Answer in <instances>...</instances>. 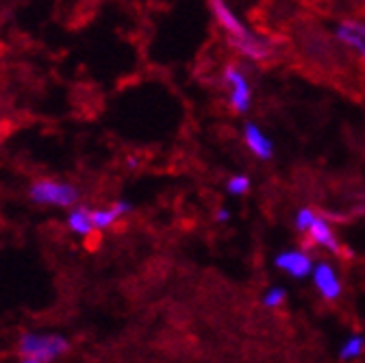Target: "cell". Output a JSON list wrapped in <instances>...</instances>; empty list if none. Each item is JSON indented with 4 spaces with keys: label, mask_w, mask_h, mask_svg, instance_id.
Instances as JSON below:
<instances>
[{
    "label": "cell",
    "mask_w": 365,
    "mask_h": 363,
    "mask_svg": "<svg viewBox=\"0 0 365 363\" xmlns=\"http://www.w3.org/2000/svg\"><path fill=\"white\" fill-rule=\"evenodd\" d=\"M130 209H133V205H130L128 200H118V203H113L111 207L91 211V222H94V229H96V231L111 229V226H113L122 215H126Z\"/></svg>",
    "instance_id": "obj_11"
},
{
    "label": "cell",
    "mask_w": 365,
    "mask_h": 363,
    "mask_svg": "<svg viewBox=\"0 0 365 363\" xmlns=\"http://www.w3.org/2000/svg\"><path fill=\"white\" fill-rule=\"evenodd\" d=\"M228 218H231V213H228V209H217V213H215V222H226Z\"/></svg>",
    "instance_id": "obj_17"
},
{
    "label": "cell",
    "mask_w": 365,
    "mask_h": 363,
    "mask_svg": "<svg viewBox=\"0 0 365 363\" xmlns=\"http://www.w3.org/2000/svg\"><path fill=\"white\" fill-rule=\"evenodd\" d=\"M226 192L231 194V196H244L250 192V178L246 174H235L228 178V183H226Z\"/></svg>",
    "instance_id": "obj_14"
},
{
    "label": "cell",
    "mask_w": 365,
    "mask_h": 363,
    "mask_svg": "<svg viewBox=\"0 0 365 363\" xmlns=\"http://www.w3.org/2000/svg\"><path fill=\"white\" fill-rule=\"evenodd\" d=\"M222 81L226 87L228 107L240 116L248 113V109L252 105V87H250L246 70L240 68L237 63H228L222 72Z\"/></svg>",
    "instance_id": "obj_3"
},
{
    "label": "cell",
    "mask_w": 365,
    "mask_h": 363,
    "mask_svg": "<svg viewBox=\"0 0 365 363\" xmlns=\"http://www.w3.org/2000/svg\"><path fill=\"white\" fill-rule=\"evenodd\" d=\"M29 196L35 205H53V207H76L78 190L63 180L55 178H39L31 185Z\"/></svg>",
    "instance_id": "obj_2"
},
{
    "label": "cell",
    "mask_w": 365,
    "mask_h": 363,
    "mask_svg": "<svg viewBox=\"0 0 365 363\" xmlns=\"http://www.w3.org/2000/svg\"><path fill=\"white\" fill-rule=\"evenodd\" d=\"M313 285L319 292V296L329 302L337 300L341 296V290H344L335 267L329 261H317L313 265Z\"/></svg>",
    "instance_id": "obj_8"
},
{
    "label": "cell",
    "mask_w": 365,
    "mask_h": 363,
    "mask_svg": "<svg viewBox=\"0 0 365 363\" xmlns=\"http://www.w3.org/2000/svg\"><path fill=\"white\" fill-rule=\"evenodd\" d=\"M70 348L68 337L59 333H24L18 342V352L22 359L37 363H53L63 357Z\"/></svg>",
    "instance_id": "obj_1"
},
{
    "label": "cell",
    "mask_w": 365,
    "mask_h": 363,
    "mask_svg": "<svg viewBox=\"0 0 365 363\" xmlns=\"http://www.w3.org/2000/svg\"><path fill=\"white\" fill-rule=\"evenodd\" d=\"M228 44H231V48H235L242 57H246L248 61H255V63H265L277 55V44L265 35H257L255 31L246 39L228 41Z\"/></svg>",
    "instance_id": "obj_6"
},
{
    "label": "cell",
    "mask_w": 365,
    "mask_h": 363,
    "mask_svg": "<svg viewBox=\"0 0 365 363\" xmlns=\"http://www.w3.org/2000/svg\"><path fill=\"white\" fill-rule=\"evenodd\" d=\"M335 39L365 66V18H344L333 26Z\"/></svg>",
    "instance_id": "obj_4"
},
{
    "label": "cell",
    "mask_w": 365,
    "mask_h": 363,
    "mask_svg": "<svg viewBox=\"0 0 365 363\" xmlns=\"http://www.w3.org/2000/svg\"><path fill=\"white\" fill-rule=\"evenodd\" d=\"M68 226H70V231L81 235V237H87L91 235L96 229H94V222H91V211L87 207H81L76 205L74 209H70L68 213Z\"/></svg>",
    "instance_id": "obj_12"
},
{
    "label": "cell",
    "mask_w": 365,
    "mask_h": 363,
    "mask_svg": "<svg viewBox=\"0 0 365 363\" xmlns=\"http://www.w3.org/2000/svg\"><path fill=\"white\" fill-rule=\"evenodd\" d=\"M365 352V337L363 335H350L341 348H339V359L341 361H350V359H356Z\"/></svg>",
    "instance_id": "obj_13"
},
{
    "label": "cell",
    "mask_w": 365,
    "mask_h": 363,
    "mask_svg": "<svg viewBox=\"0 0 365 363\" xmlns=\"http://www.w3.org/2000/svg\"><path fill=\"white\" fill-rule=\"evenodd\" d=\"M18 363H37V361H31V359H22V361H18Z\"/></svg>",
    "instance_id": "obj_18"
},
{
    "label": "cell",
    "mask_w": 365,
    "mask_h": 363,
    "mask_svg": "<svg viewBox=\"0 0 365 363\" xmlns=\"http://www.w3.org/2000/svg\"><path fill=\"white\" fill-rule=\"evenodd\" d=\"M304 240H307V248H322L331 255H344L341 242L327 215L317 213L315 222L311 224V229L304 233Z\"/></svg>",
    "instance_id": "obj_5"
},
{
    "label": "cell",
    "mask_w": 365,
    "mask_h": 363,
    "mask_svg": "<svg viewBox=\"0 0 365 363\" xmlns=\"http://www.w3.org/2000/svg\"><path fill=\"white\" fill-rule=\"evenodd\" d=\"M285 298H287V292L283 287H269L263 296V305L267 309H277L285 302Z\"/></svg>",
    "instance_id": "obj_16"
},
{
    "label": "cell",
    "mask_w": 365,
    "mask_h": 363,
    "mask_svg": "<svg viewBox=\"0 0 365 363\" xmlns=\"http://www.w3.org/2000/svg\"><path fill=\"white\" fill-rule=\"evenodd\" d=\"M277 267L287 272L289 277L294 279H304L313 272V259L307 250H300V248H294V250H283L279 252L277 257Z\"/></svg>",
    "instance_id": "obj_9"
},
{
    "label": "cell",
    "mask_w": 365,
    "mask_h": 363,
    "mask_svg": "<svg viewBox=\"0 0 365 363\" xmlns=\"http://www.w3.org/2000/svg\"><path fill=\"white\" fill-rule=\"evenodd\" d=\"M317 218V211L311 209V207H302L298 213H296V220H294V226H296V231L300 233H307L311 229V224L315 222Z\"/></svg>",
    "instance_id": "obj_15"
},
{
    "label": "cell",
    "mask_w": 365,
    "mask_h": 363,
    "mask_svg": "<svg viewBox=\"0 0 365 363\" xmlns=\"http://www.w3.org/2000/svg\"><path fill=\"white\" fill-rule=\"evenodd\" d=\"M211 11H213V18L217 20L220 29L226 33L228 41H240V39H246L252 31L246 26V22L240 20V16L231 9V5L222 3V0H213L209 5Z\"/></svg>",
    "instance_id": "obj_7"
},
{
    "label": "cell",
    "mask_w": 365,
    "mask_h": 363,
    "mask_svg": "<svg viewBox=\"0 0 365 363\" xmlns=\"http://www.w3.org/2000/svg\"><path fill=\"white\" fill-rule=\"evenodd\" d=\"M244 142H246V146L250 148V153L255 157H259L263 161H267V159L274 157V144H272V140L267 138V135L257 124H252V122H248L244 126Z\"/></svg>",
    "instance_id": "obj_10"
}]
</instances>
